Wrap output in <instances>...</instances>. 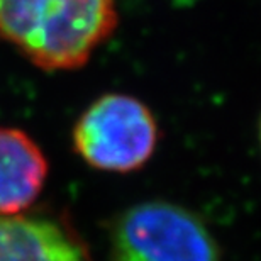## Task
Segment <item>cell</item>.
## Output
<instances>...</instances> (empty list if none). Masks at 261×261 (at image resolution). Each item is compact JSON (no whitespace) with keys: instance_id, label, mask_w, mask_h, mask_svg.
I'll list each match as a JSON object with an SVG mask.
<instances>
[{"instance_id":"obj_1","label":"cell","mask_w":261,"mask_h":261,"mask_svg":"<svg viewBox=\"0 0 261 261\" xmlns=\"http://www.w3.org/2000/svg\"><path fill=\"white\" fill-rule=\"evenodd\" d=\"M116 25V0H0V39L43 70L83 66Z\"/></svg>"},{"instance_id":"obj_4","label":"cell","mask_w":261,"mask_h":261,"mask_svg":"<svg viewBox=\"0 0 261 261\" xmlns=\"http://www.w3.org/2000/svg\"><path fill=\"white\" fill-rule=\"evenodd\" d=\"M0 261H92L87 244L63 219L0 216Z\"/></svg>"},{"instance_id":"obj_6","label":"cell","mask_w":261,"mask_h":261,"mask_svg":"<svg viewBox=\"0 0 261 261\" xmlns=\"http://www.w3.org/2000/svg\"><path fill=\"white\" fill-rule=\"evenodd\" d=\"M259 143H261V121H259Z\"/></svg>"},{"instance_id":"obj_5","label":"cell","mask_w":261,"mask_h":261,"mask_svg":"<svg viewBox=\"0 0 261 261\" xmlns=\"http://www.w3.org/2000/svg\"><path fill=\"white\" fill-rule=\"evenodd\" d=\"M49 165L28 133L0 127V216L24 214L43 192Z\"/></svg>"},{"instance_id":"obj_2","label":"cell","mask_w":261,"mask_h":261,"mask_svg":"<svg viewBox=\"0 0 261 261\" xmlns=\"http://www.w3.org/2000/svg\"><path fill=\"white\" fill-rule=\"evenodd\" d=\"M109 261H221L207 224L166 200L134 203L112 221Z\"/></svg>"},{"instance_id":"obj_3","label":"cell","mask_w":261,"mask_h":261,"mask_svg":"<svg viewBox=\"0 0 261 261\" xmlns=\"http://www.w3.org/2000/svg\"><path fill=\"white\" fill-rule=\"evenodd\" d=\"M158 122L146 106L126 93H106L87 107L73 127V148L88 166L130 173L148 163L158 144Z\"/></svg>"}]
</instances>
